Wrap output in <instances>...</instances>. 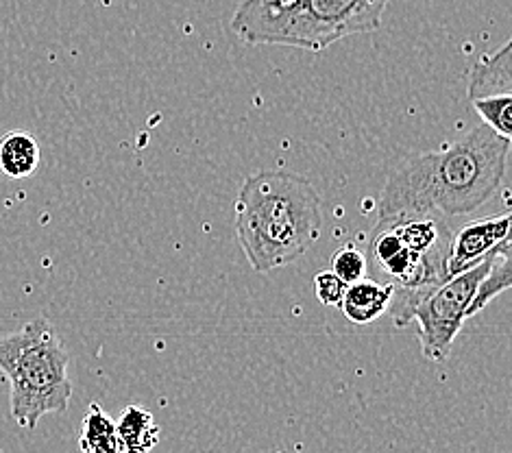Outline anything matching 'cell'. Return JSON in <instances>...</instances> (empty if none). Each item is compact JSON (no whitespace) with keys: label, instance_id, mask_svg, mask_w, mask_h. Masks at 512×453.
Segmentation results:
<instances>
[{"label":"cell","instance_id":"obj_3","mask_svg":"<svg viewBox=\"0 0 512 453\" xmlns=\"http://www.w3.org/2000/svg\"><path fill=\"white\" fill-rule=\"evenodd\" d=\"M390 0H245L231 31L251 46H290L323 53L349 35L382 27Z\"/></svg>","mask_w":512,"mask_h":453},{"label":"cell","instance_id":"obj_5","mask_svg":"<svg viewBox=\"0 0 512 453\" xmlns=\"http://www.w3.org/2000/svg\"><path fill=\"white\" fill-rule=\"evenodd\" d=\"M489 255L469 271L447 277L441 284L393 290V299L388 305L390 318L399 329L408 327V323L419 325V342L425 360L434 364H445L449 360L454 340L469 318L475 288L489 268Z\"/></svg>","mask_w":512,"mask_h":453},{"label":"cell","instance_id":"obj_6","mask_svg":"<svg viewBox=\"0 0 512 453\" xmlns=\"http://www.w3.org/2000/svg\"><path fill=\"white\" fill-rule=\"evenodd\" d=\"M367 277L393 290H412L447 279L445 262L410 251L388 220L377 218L367 247Z\"/></svg>","mask_w":512,"mask_h":453},{"label":"cell","instance_id":"obj_9","mask_svg":"<svg viewBox=\"0 0 512 453\" xmlns=\"http://www.w3.org/2000/svg\"><path fill=\"white\" fill-rule=\"evenodd\" d=\"M390 299H393V286L364 277L347 286L338 308L343 310L347 321L356 325H369L388 310Z\"/></svg>","mask_w":512,"mask_h":453},{"label":"cell","instance_id":"obj_8","mask_svg":"<svg viewBox=\"0 0 512 453\" xmlns=\"http://www.w3.org/2000/svg\"><path fill=\"white\" fill-rule=\"evenodd\" d=\"M469 101L502 96L512 92V44L506 42L499 51L482 55L469 75Z\"/></svg>","mask_w":512,"mask_h":453},{"label":"cell","instance_id":"obj_15","mask_svg":"<svg viewBox=\"0 0 512 453\" xmlns=\"http://www.w3.org/2000/svg\"><path fill=\"white\" fill-rule=\"evenodd\" d=\"M332 271L347 284L360 281L367 277V255L353 244H345L332 255Z\"/></svg>","mask_w":512,"mask_h":453},{"label":"cell","instance_id":"obj_11","mask_svg":"<svg viewBox=\"0 0 512 453\" xmlns=\"http://www.w3.org/2000/svg\"><path fill=\"white\" fill-rule=\"evenodd\" d=\"M120 453H151L160 443V425L153 412L142 406H127L116 421Z\"/></svg>","mask_w":512,"mask_h":453},{"label":"cell","instance_id":"obj_16","mask_svg":"<svg viewBox=\"0 0 512 453\" xmlns=\"http://www.w3.org/2000/svg\"><path fill=\"white\" fill-rule=\"evenodd\" d=\"M347 281L340 279L332 268L329 271H321L316 273L314 277V290H316V299H319L323 305H329V308H334V305H340L343 301V295L347 290Z\"/></svg>","mask_w":512,"mask_h":453},{"label":"cell","instance_id":"obj_13","mask_svg":"<svg viewBox=\"0 0 512 453\" xmlns=\"http://www.w3.org/2000/svg\"><path fill=\"white\" fill-rule=\"evenodd\" d=\"M79 447L83 453H120L116 423L99 403H92L83 416Z\"/></svg>","mask_w":512,"mask_h":453},{"label":"cell","instance_id":"obj_7","mask_svg":"<svg viewBox=\"0 0 512 453\" xmlns=\"http://www.w3.org/2000/svg\"><path fill=\"white\" fill-rule=\"evenodd\" d=\"M510 229V212L471 220L460 229H454L447 249V277H454L480 264L486 255L510 238Z\"/></svg>","mask_w":512,"mask_h":453},{"label":"cell","instance_id":"obj_1","mask_svg":"<svg viewBox=\"0 0 512 453\" xmlns=\"http://www.w3.org/2000/svg\"><path fill=\"white\" fill-rule=\"evenodd\" d=\"M510 138L478 125L443 149L410 155L388 175L380 199V218L441 214L465 216L502 188Z\"/></svg>","mask_w":512,"mask_h":453},{"label":"cell","instance_id":"obj_14","mask_svg":"<svg viewBox=\"0 0 512 453\" xmlns=\"http://www.w3.org/2000/svg\"><path fill=\"white\" fill-rule=\"evenodd\" d=\"M473 109L484 120L486 127H491L495 133L504 138H512V96H486V99L471 101Z\"/></svg>","mask_w":512,"mask_h":453},{"label":"cell","instance_id":"obj_10","mask_svg":"<svg viewBox=\"0 0 512 453\" xmlns=\"http://www.w3.org/2000/svg\"><path fill=\"white\" fill-rule=\"evenodd\" d=\"M40 144L29 131H7L0 136V173L9 179H27L40 166Z\"/></svg>","mask_w":512,"mask_h":453},{"label":"cell","instance_id":"obj_2","mask_svg":"<svg viewBox=\"0 0 512 453\" xmlns=\"http://www.w3.org/2000/svg\"><path fill=\"white\" fill-rule=\"evenodd\" d=\"M240 249L255 273H271L306 255L323 234L319 192L292 170H260L245 179L234 203Z\"/></svg>","mask_w":512,"mask_h":453},{"label":"cell","instance_id":"obj_4","mask_svg":"<svg viewBox=\"0 0 512 453\" xmlns=\"http://www.w3.org/2000/svg\"><path fill=\"white\" fill-rule=\"evenodd\" d=\"M68 366L64 340L44 316L0 336V373L9 382V410L24 430L33 432L46 414L68 410L72 399Z\"/></svg>","mask_w":512,"mask_h":453},{"label":"cell","instance_id":"obj_12","mask_svg":"<svg viewBox=\"0 0 512 453\" xmlns=\"http://www.w3.org/2000/svg\"><path fill=\"white\" fill-rule=\"evenodd\" d=\"M510 264L512 260H510V238H508L489 255V268H486L478 288H475L473 301L469 305V318L480 314L493 299H497L502 292L510 290L512 286Z\"/></svg>","mask_w":512,"mask_h":453}]
</instances>
